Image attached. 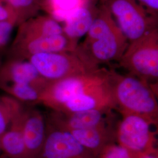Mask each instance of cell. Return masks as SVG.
<instances>
[{
	"label": "cell",
	"instance_id": "cell-1",
	"mask_svg": "<svg viewBox=\"0 0 158 158\" xmlns=\"http://www.w3.org/2000/svg\"><path fill=\"white\" fill-rule=\"evenodd\" d=\"M40 104L63 113L115 110L110 71L100 68L88 73L49 82L41 94Z\"/></svg>",
	"mask_w": 158,
	"mask_h": 158
},
{
	"label": "cell",
	"instance_id": "cell-2",
	"mask_svg": "<svg viewBox=\"0 0 158 158\" xmlns=\"http://www.w3.org/2000/svg\"><path fill=\"white\" fill-rule=\"evenodd\" d=\"M128 44L110 13L98 6L93 23L76 51L87 62L100 68L102 64L119 62Z\"/></svg>",
	"mask_w": 158,
	"mask_h": 158
},
{
	"label": "cell",
	"instance_id": "cell-3",
	"mask_svg": "<svg viewBox=\"0 0 158 158\" xmlns=\"http://www.w3.org/2000/svg\"><path fill=\"white\" fill-rule=\"evenodd\" d=\"M110 71V83L115 109L121 115H135L158 127V94L151 86L130 74Z\"/></svg>",
	"mask_w": 158,
	"mask_h": 158
},
{
	"label": "cell",
	"instance_id": "cell-4",
	"mask_svg": "<svg viewBox=\"0 0 158 158\" xmlns=\"http://www.w3.org/2000/svg\"><path fill=\"white\" fill-rule=\"evenodd\" d=\"M119 65L150 85L158 94V28L129 42Z\"/></svg>",
	"mask_w": 158,
	"mask_h": 158
},
{
	"label": "cell",
	"instance_id": "cell-5",
	"mask_svg": "<svg viewBox=\"0 0 158 158\" xmlns=\"http://www.w3.org/2000/svg\"><path fill=\"white\" fill-rule=\"evenodd\" d=\"M107 10L130 42L158 28V19L151 17L136 0H98Z\"/></svg>",
	"mask_w": 158,
	"mask_h": 158
},
{
	"label": "cell",
	"instance_id": "cell-6",
	"mask_svg": "<svg viewBox=\"0 0 158 158\" xmlns=\"http://www.w3.org/2000/svg\"><path fill=\"white\" fill-rule=\"evenodd\" d=\"M27 60L42 77L50 82L88 73L100 68L87 62L76 49L73 52L38 53Z\"/></svg>",
	"mask_w": 158,
	"mask_h": 158
},
{
	"label": "cell",
	"instance_id": "cell-7",
	"mask_svg": "<svg viewBox=\"0 0 158 158\" xmlns=\"http://www.w3.org/2000/svg\"><path fill=\"white\" fill-rule=\"evenodd\" d=\"M116 126V143L126 149L134 158L158 152L157 132L152 125L141 117L126 114Z\"/></svg>",
	"mask_w": 158,
	"mask_h": 158
},
{
	"label": "cell",
	"instance_id": "cell-8",
	"mask_svg": "<svg viewBox=\"0 0 158 158\" xmlns=\"http://www.w3.org/2000/svg\"><path fill=\"white\" fill-rule=\"evenodd\" d=\"M79 45L63 34L29 39H14L7 52L10 59L27 60L34 55L41 53L73 52Z\"/></svg>",
	"mask_w": 158,
	"mask_h": 158
},
{
	"label": "cell",
	"instance_id": "cell-9",
	"mask_svg": "<svg viewBox=\"0 0 158 158\" xmlns=\"http://www.w3.org/2000/svg\"><path fill=\"white\" fill-rule=\"evenodd\" d=\"M46 120V119H45ZM38 158H96L69 132L46 120V137Z\"/></svg>",
	"mask_w": 158,
	"mask_h": 158
},
{
	"label": "cell",
	"instance_id": "cell-10",
	"mask_svg": "<svg viewBox=\"0 0 158 158\" xmlns=\"http://www.w3.org/2000/svg\"><path fill=\"white\" fill-rule=\"evenodd\" d=\"M114 110H92L81 112L63 113L51 110L45 115L46 120L59 129L69 131L88 129L115 117Z\"/></svg>",
	"mask_w": 158,
	"mask_h": 158
},
{
	"label": "cell",
	"instance_id": "cell-11",
	"mask_svg": "<svg viewBox=\"0 0 158 158\" xmlns=\"http://www.w3.org/2000/svg\"><path fill=\"white\" fill-rule=\"evenodd\" d=\"M22 129L27 158H38L45 140V114L34 106H25Z\"/></svg>",
	"mask_w": 158,
	"mask_h": 158
},
{
	"label": "cell",
	"instance_id": "cell-12",
	"mask_svg": "<svg viewBox=\"0 0 158 158\" xmlns=\"http://www.w3.org/2000/svg\"><path fill=\"white\" fill-rule=\"evenodd\" d=\"M50 81L40 76L28 60L6 59L0 68V89L19 84L33 85L42 90Z\"/></svg>",
	"mask_w": 158,
	"mask_h": 158
},
{
	"label": "cell",
	"instance_id": "cell-13",
	"mask_svg": "<svg viewBox=\"0 0 158 158\" xmlns=\"http://www.w3.org/2000/svg\"><path fill=\"white\" fill-rule=\"evenodd\" d=\"M115 117L102 124L83 130L68 131L80 145L95 157L110 143L116 142L115 132L117 122Z\"/></svg>",
	"mask_w": 158,
	"mask_h": 158
},
{
	"label": "cell",
	"instance_id": "cell-14",
	"mask_svg": "<svg viewBox=\"0 0 158 158\" xmlns=\"http://www.w3.org/2000/svg\"><path fill=\"white\" fill-rule=\"evenodd\" d=\"M97 11L98 4L94 0H89L79 6L64 20L63 33L70 39L79 42L89 31Z\"/></svg>",
	"mask_w": 158,
	"mask_h": 158
},
{
	"label": "cell",
	"instance_id": "cell-15",
	"mask_svg": "<svg viewBox=\"0 0 158 158\" xmlns=\"http://www.w3.org/2000/svg\"><path fill=\"white\" fill-rule=\"evenodd\" d=\"M63 34V27L49 15H36L18 26L15 39L23 40Z\"/></svg>",
	"mask_w": 158,
	"mask_h": 158
},
{
	"label": "cell",
	"instance_id": "cell-16",
	"mask_svg": "<svg viewBox=\"0 0 158 158\" xmlns=\"http://www.w3.org/2000/svg\"><path fill=\"white\" fill-rule=\"evenodd\" d=\"M23 112L0 136V149L8 158H28L22 129Z\"/></svg>",
	"mask_w": 158,
	"mask_h": 158
},
{
	"label": "cell",
	"instance_id": "cell-17",
	"mask_svg": "<svg viewBox=\"0 0 158 158\" xmlns=\"http://www.w3.org/2000/svg\"><path fill=\"white\" fill-rule=\"evenodd\" d=\"M25 105L7 94L0 95V136L23 112Z\"/></svg>",
	"mask_w": 158,
	"mask_h": 158
},
{
	"label": "cell",
	"instance_id": "cell-18",
	"mask_svg": "<svg viewBox=\"0 0 158 158\" xmlns=\"http://www.w3.org/2000/svg\"><path fill=\"white\" fill-rule=\"evenodd\" d=\"M1 90L18 102L27 106H34L40 104V96L43 91L33 85L27 84L9 85Z\"/></svg>",
	"mask_w": 158,
	"mask_h": 158
},
{
	"label": "cell",
	"instance_id": "cell-19",
	"mask_svg": "<svg viewBox=\"0 0 158 158\" xmlns=\"http://www.w3.org/2000/svg\"><path fill=\"white\" fill-rule=\"evenodd\" d=\"M15 14L17 26L35 17L42 8V0H2Z\"/></svg>",
	"mask_w": 158,
	"mask_h": 158
},
{
	"label": "cell",
	"instance_id": "cell-20",
	"mask_svg": "<svg viewBox=\"0 0 158 158\" xmlns=\"http://www.w3.org/2000/svg\"><path fill=\"white\" fill-rule=\"evenodd\" d=\"M96 158H134L130 153L116 142L104 147Z\"/></svg>",
	"mask_w": 158,
	"mask_h": 158
},
{
	"label": "cell",
	"instance_id": "cell-21",
	"mask_svg": "<svg viewBox=\"0 0 158 158\" xmlns=\"http://www.w3.org/2000/svg\"><path fill=\"white\" fill-rule=\"evenodd\" d=\"M15 27H16L15 24L12 22H0V51H4L11 38L13 29Z\"/></svg>",
	"mask_w": 158,
	"mask_h": 158
},
{
	"label": "cell",
	"instance_id": "cell-22",
	"mask_svg": "<svg viewBox=\"0 0 158 158\" xmlns=\"http://www.w3.org/2000/svg\"><path fill=\"white\" fill-rule=\"evenodd\" d=\"M1 21H10L14 23L17 26V18L15 14L2 0H0V22Z\"/></svg>",
	"mask_w": 158,
	"mask_h": 158
},
{
	"label": "cell",
	"instance_id": "cell-23",
	"mask_svg": "<svg viewBox=\"0 0 158 158\" xmlns=\"http://www.w3.org/2000/svg\"><path fill=\"white\" fill-rule=\"evenodd\" d=\"M151 17L158 19V0H136Z\"/></svg>",
	"mask_w": 158,
	"mask_h": 158
},
{
	"label": "cell",
	"instance_id": "cell-24",
	"mask_svg": "<svg viewBox=\"0 0 158 158\" xmlns=\"http://www.w3.org/2000/svg\"><path fill=\"white\" fill-rule=\"evenodd\" d=\"M138 158H158V152L145 154Z\"/></svg>",
	"mask_w": 158,
	"mask_h": 158
},
{
	"label": "cell",
	"instance_id": "cell-25",
	"mask_svg": "<svg viewBox=\"0 0 158 158\" xmlns=\"http://www.w3.org/2000/svg\"><path fill=\"white\" fill-rule=\"evenodd\" d=\"M3 52H4V51H0V68H1V65L2 64V63H3V61H2Z\"/></svg>",
	"mask_w": 158,
	"mask_h": 158
},
{
	"label": "cell",
	"instance_id": "cell-26",
	"mask_svg": "<svg viewBox=\"0 0 158 158\" xmlns=\"http://www.w3.org/2000/svg\"><path fill=\"white\" fill-rule=\"evenodd\" d=\"M0 158H8L6 155H4V154H2L1 156H0Z\"/></svg>",
	"mask_w": 158,
	"mask_h": 158
}]
</instances>
